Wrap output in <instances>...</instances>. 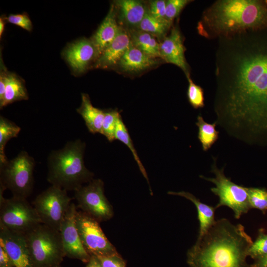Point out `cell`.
Returning <instances> with one entry per match:
<instances>
[{
    "mask_svg": "<svg viewBox=\"0 0 267 267\" xmlns=\"http://www.w3.org/2000/svg\"><path fill=\"white\" fill-rule=\"evenodd\" d=\"M218 39L215 122L253 144L267 133V29Z\"/></svg>",
    "mask_w": 267,
    "mask_h": 267,
    "instance_id": "obj_1",
    "label": "cell"
},
{
    "mask_svg": "<svg viewBox=\"0 0 267 267\" xmlns=\"http://www.w3.org/2000/svg\"><path fill=\"white\" fill-rule=\"evenodd\" d=\"M253 242L241 224L222 218L188 250L187 262L190 267H249L246 258Z\"/></svg>",
    "mask_w": 267,
    "mask_h": 267,
    "instance_id": "obj_2",
    "label": "cell"
},
{
    "mask_svg": "<svg viewBox=\"0 0 267 267\" xmlns=\"http://www.w3.org/2000/svg\"><path fill=\"white\" fill-rule=\"evenodd\" d=\"M267 29V0H218L207 7L199 21L198 34L219 39Z\"/></svg>",
    "mask_w": 267,
    "mask_h": 267,
    "instance_id": "obj_3",
    "label": "cell"
},
{
    "mask_svg": "<svg viewBox=\"0 0 267 267\" xmlns=\"http://www.w3.org/2000/svg\"><path fill=\"white\" fill-rule=\"evenodd\" d=\"M85 148V143L77 139L52 151L48 159V181L67 191H76L92 180L94 175L84 164Z\"/></svg>",
    "mask_w": 267,
    "mask_h": 267,
    "instance_id": "obj_4",
    "label": "cell"
},
{
    "mask_svg": "<svg viewBox=\"0 0 267 267\" xmlns=\"http://www.w3.org/2000/svg\"><path fill=\"white\" fill-rule=\"evenodd\" d=\"M24 235L33 267L60 265L65 255L59 231L41 223Z\"/></svg>",
    "mask_w": 267,
    "mask_h": 267,
    "instance_id": "obj_5",
    "label": "cell"
},
{
    "mask_svg": "<svg viewBox=\"0 0 267 267\" xmlns=\"http://www.w3.org/2000/svg\"><path fill=\"white\" fill-rule=\"evenodd\" d=\"M35 165L34 159L26 151L0 164V189H9L13 197L26 199L33 189Z\"/></svg>",
    "mask_w": 267,
    "mask_h": 267,
    "instance_id": "obj_6",
    "label": "cell"
},
{
    "mask_svg": "<svg viewBox=\"0 0 267 267\" xmlns=\"http://www.w3.org/2000/svg\"><path fill=\"white\" fill-rule=\"evenodd\" d=\"M213 159L214 163L211 171L215 177L211 178L203 176L200 177L215 185V187L211 188V191L219 198L216 208L227 206L233 212L234 218L238 219L251 209L246 187L238 185L226 177L224 173V167L219 169L217 166L216 158L213 157Z\"/></svg>",
    "mask_w": 267,
    "mask_h": 267,
    "instance_id": "obj_7",
    "label": "cell"
},
{
    "mask_svg": "<svg viewBox=\"0 0 267 267\" xmlns=\"http://www.w3.org/2000/svg\"><path fill=\"white\" fill-rule=\"evenodd\" d=\"M3 192L0 190V225L25 234L42 223L35 208L26 199L15 197L5 199Z\"/></svg>",
    "mask_w": 267,
    "mask_h": 267,
    "instance_id": "obj_8",
    "label": "cell"
},
{
    "mask_svg": "<svg viewBox=\"0 0 267 267\" xmlns=\"http://www.w3.org/2000/svg\"><path fill=\"white\" fill-rule=\"evenodd\" d=\"M71 201L67 190L52 185L36 197L33 207L42 223L59 231Z\"/></svg>",
    "mask_w": 267,
    "mask_h": 267,
    "instance_id": "obj_9",
    "label": "cell"
},
{
    "mask_svg": "<svg viewBox=\"0 0 267 267\" xmlns=\"http://www.w3.org/2000/svg\"><path fill=\"white\" fill-rule=\"evenodd\" d=\"M75 219L82 244L90 256L98 257L118 254L97 220L82 211H77Z\"/></svg>",
    "mask_w": 267,
    "mask_h": 267,
    "instance_id": "obj_10",
    "label": "cell"
},
{
    "mask_svg": "<svg viewBox=\"0 0 267 267\" xmlns=\"http://www.w3.org/2000/svg\"><path fill=\"white\" fill-rule=\"evenodd\" d=\"M78 207L98 222L106 221L113 215L111 205L104 193V184L100 179H92L75 191Z\"/></svg>",
    "mask_w": 267,
    "mask_h": 267,
    "instance_id": "obj_11",
    "label": "cell"
},
{
    "mask_svg": "<svg viewBox=\"0 0 267 267\" xmlns=\"http://www.w3.org/2000/svg\"><path fill=\"white\" fill-rule=\"evenodd\" d=\"M77 207L71 203L60 228L63 249L66 257L88 263L91 258L81 242L76 224Z\"/></svg>",
    "mask_w": 267,
    "mask_h": 267,
    "instance_id": "obj_12",
    "label": "cell"
},
{
    "mask_svg": "<svg viewBox=\"0 0 267 267\" xmlns=\"http://www.w3.org/2000/svg\"><path fill=\"white\" fill-rule=\"evenodd\" d=\"M185 50L180 31L178 26L176 25L171 29L169 35L160 44V55L166 62L180 68L187 78L190 76V72L185 57Z\"/></svg>",
    "mask_w": 267,
    "mask_h": 267,
    "instance_id": "obj_13",
    "label": "cell"
},
{
    "mask_svg": "<svg viewBox=\"0 0 267 267\" xmlns=\"http://www.w3.org/2000/svg\"><path fill=\"white\" fill-rule=\"evenodd\" d=\"M0 243L15 267H33L24 234L11 231L0 225Z\"/></svg>",
    "mask_w": 267,
    "mask_h": 267,
    "instance_id": "obj_14",
    "label": "cell"
},
{
    "mask_svg": "<svg viewBox=\"0 0 267 267\" xmlns=\"http://www.w3.org/2000/svg\"><path fill=\"white\" fill-rule=\"evenodd\" d=\"M96 53L92 42L82 39L68 46L64 54L70 66L76 72L81 73L86 70Z\"/></svg>",
    "mask_w": 267,
    "mask_h": 267,
    "instance_id": "obj_15",
    "label": "cell"
},
{
    "mask_svg": "<svg viewBox=\"0 0 267 267\" xmlns=\"http://www.w3.org/2000/svg\"><path fill=\"white\" fill-rule=\"evenodd\" d=\"M132 45L131 37L126 31L120 28L114 40L99 56L96 66L107 68L118 64Z\"/></svg>",
    "mask_w": 267,
    "mask_h": 267,
    "instance_id": "obj_16",
    "label": "cell"
},
{
    "mask_svg": "<svg viewBox=\"0 0 267 267\" xmlns=\"http://www.w3.org/2000/svg\"><path fill=\"white\" fill-rule=\"evenodd\" d=\"M120 29L116 20L114 7L112 6L93 38L92 43L98 55L100 56L114 40Z\"/></svg>",
    "mask_w": 267,
    "mask_h": 267,
    "instance_id": "obj_17",
    "label": "cell"
},
{
    "mask_svg": "<svg viewBox=\"0 0 267 267\" xmlns=\"http://www.w3.org/2000/svg\"><path fill=\"white\" fill-rule=\"evenodd\" d=\"M169 194L183 197L192 202L196 208L199 222V231L197 240L200 239L216 222L215 207L206 204L192 194L186 191H169Z\"/></svg>",
    "mask_w": 267,
    "mask_h": 267,
    "instance_id": "obj_18",
    "label": "cell"
},
{
    "mask_svg": "<svg viewBox=\"0 0 267 267\" xmlns=\"http://www.w3.org/2000/svg\"><path fill=\"white\" fill-rule=\"evenodd\" d=\"M156 61L155 58L150 57L132 44L118 64L125 72H138L152 67L157 63Z\"/></svg>",
    "mask_w": 267,
    "mask_h": 267,
    "instance_id": "obj_19",
    "label": "cell"
},
{
    "mask_svg": "<svg viewBox=\"0 0 267 267\" xmlns=\"http://www.w3.org/2000/svg\"><path fill=\"white\" fill-rule=\"evenodd\" d=\"M77 111L83 117L89 131L93 134H101L105 115L104 110L94 107L91 104L89 96L82 94V104Z\"/></svg>",
    "mask_w": 267,
    "mask_h": 267,
    "instance_id": "obj_20",
    "label": "cell"
},
{
    "mask_svg": "<svg viewBox=\"0 0 267 267\" xmlns=\"http://www.w3.org/2000/svg\"><path fill=\"white\" fill-rule=\"evenodd\" d=\"M4 97L0 102V109L13 102L28 98V92L22 79L16 75L6 73Z\"/></svg>",
    "mask_w": 267,
    "mask_h": 267,
    "instance_id": "obj_21",
    "label": "cell"
},
{
    "mask_svg": "<svg viewBox=\"0 0 267 267\" xmlns=\"http://www.w3.org/2000/svg\"><path fill=\"white\" fill-rule=\"evenodd\" d=\"M119 7L121 15L130 25H138L147 11L142 2L135 0H120L116 2Z\"/></svg>",
    "mask_w": 267,
    "mask_h": 267,
    "instance_id": "obj_22",
    "label": "cell"
},
{
    "mask_svg": "<svg viewBox=\"0 0 267 267\" xmlns=\"http://www.w3.org/2000/svg\"><path fill=\"white\" fill-rule=\"evenodd\" d=\"M132 44L150 57H161L160 44L154 36L141 31L133 33Z\"/></svg>",
    "mask_w": 267,
    "mask_h": 267,
    "instance_id": "obj_23",
    "label": "cell"
},
{
    "mask_svg": "<svg viewBox=\"0 0 267 267\" xmlns=\"http://www.w3.org/2000/svg\"><path fill=\"white\" fill-rule=\"evenodd\" d=\"M196 126L198 127V138L201 143L203 150L208 151L217 141L219 132L216 130V123H207L201 115L197 118Z\"/></svg>",
    "mask_w": 267,
    "mask_h": 267,
    "instance_id": "obj_24",
    "label": "cell"
},
{
    "mask_svg": "<svg viewBox=\"0 0 267 267\" xmlns=\"http://www.w3.org/2000/svg\"><path fill=\"white\" fill-rule=\"evenodd\" d=\"M21 128L14 122L0 116V164L8 160L4 153L7 142L12 138L17 137Z\"/></svg>",
    "mask_w": 267,
    "mask_h": 267,
    "instance_id": "obj_25",
    "label": "cell"
},
{
    "mask_svg": "<svg viewBox=\"0 0 267 267\" xmlns=\"http://www.w3.org/2000/svg\"><path fill=\"white\" fill-rule=\"evenodd\" d=\"M172 23L167 20H161L152 15L148 12L138 25L140 31L158 36H164L171 27Z\"/></svg>",
    "mask_w": 267,
    "mask_h": 267,
    "instance_id": "obj_26",
    "label": "cell"
},
{
    "mask_svg": "<svg viewBox=\"0 0 267 267\" xmlns=\"http://www.w3.org/2000/svg\"><path fill=\"white\" fill-rule=\"evenodd\" d=\"M115 139H118L122 142L129 148L134 156V160L138 165L141 173L149 183L146 171L139 159L128 129L122 120L121 116L119 117L117 122L115 132Z\"/></svg>",
    "mask_w": 267,
    "mask_h": 267,
    "instance_id": "obj_27",
    "label": "cell"
},
{
    "mask_svg": "<svg viewBox=\"0 0 267 267\" xmlns=\"http://www.w3.org/2000/svg\"><path fill=\"white\" fill-rule=\"evenodd\" d=\"M104 112L101 134L104 135L109 141L112 142L115 140L117 124L121 115L120 112L116 109H109Z\"/></svg>",
    "mask_w": 267,
    "mask_h": 267,
    "instance_id": "obj_28",
    "label": "cell"
},
{
    "mask_svg": "<svg viewBox=\"0 0 267 267\" xmlns=\"http://www.w3.org/2000/svg\"><path fill=\"white\" fill-rule=\"evenodd\" d=\"M251 209H257L264 214L267 211V190L263 188L246 187Z\"/></svg>",
    "mask_w": 267,
    "mask_h": 267,
    "instance_id": "obj_29",
    "label": "cell"
},
{
    "mask_svg": "<svg viewBox=\"0 0 267 267\" xmlns=\"http://www.w3.org/2000/svg\"><path fill=\"white\" fill-rule=\"evenodd\" d=\"M188 86L187 96L189 104L194 109L202 108L205 106L204 90L199 85H196L190 76L187 78Z\"/></svg>",
    "mask_w": 267,
    "mask_h": 267,
    "instance_id": "obj_30",
    "label": "cell"
},
{
    "mask_svg": "<svg viewBox=\"0 0 267 267\" xmlns=\"http://www.w3.org/2000/svg\"><path fill=\"white\" fill-rule=\"evenodd\" d=\"M267 255V234L260 228L258 235L248 251V256L256 260Z\"/></svg>",
    "mask_w": 267,
    "mask_h": 267,
    "instance_id": "obj_31",
    "label": "cell"
},
{
    "mask_svg": "<svg viewBox=\"0 0 267 267\" xmlns=\"http://www.w3.org/2000/svg\"><path fill=\"white\" fill-rule=\"evenodd\" d=\"M191 0H168L166 1V19L172 23L185 6Z\"/></svg>",
    "mask_w": 267,
    "mask_h": 267,
    "instance_id": "obj_32",
    "label": "cell"
},
{
    "mask_svg": "<svg viewBox=\"0 0 267 267\" xmlns=\"http://www.w3.org/2000/svg\"><path fill=\"white\" fill-rule=\"evenodd\" d=\"M166 1L164 0H152L150 2L148 13L153 17L161 20L165 18Z\"/></svg>",
    "mask_w": 267,
    "mask_h": 267,
    "instance_id": "obj_33",
    "label": "cell"
},
{
    "mask_svg": "<svg viewBox=\"0 0 267 267\" xmlns=\"http://www.w3.org/2000/svg\"><path fill=\"white\" fill-rule=\"evenodd\" d=\"M97 258L102 267H126L125 262L119 254Z\"/></svg>",
    "mask_w": 267,
    "mask_h": 267,
    "instance_id": "obj_34",
    "label": "cell"
},
{
    "mask_svg": "<svg viewBox=\"0 0 267 267\" xmlns=\"http://www.w3.org/2000/svg\"><path fill=\"white\" fill-rule=\"evenodd\" d=\"M7 20L8 22L16 25L28 31H30L32 29V22L27 14H11L7 18Z\"/></svg>",
    "mask_w": 267,
    "mask_h": 267,
    "instance_id": "obj_35",
    "label": "cell"
},
{
    "mask_svg": "<svg viewBox=\"0 0 267 267\" xmlns=\"http://www.w3.org/2000/svg\"><path fill=\"white\" fill-rule=\"evenodd\" d=\"M0 267H15L3 246L0 243Z\"/></svg>",
    "mask_w": 267,
    "mask_h": 267,
    "instance_id": "obj_36",
    "label": "cell"
},
{
    "mask_svg": "<svg viewBox=\"0 0 267 267\" xmlns=\"http://www.w3.org/2000/svg\"><path fill=\"white\" fill-rule=\"evenodd\" d=\"M2 72H0V102H1L3 99L4 95L5 93V74L6 71H4L3 69H1Z\"/></svg>",
    "mask_w": 267,
    "mask_h": 267,
    "instance_id": "obj_37",
    "label": "cell"
},
{
    "mask_svg": "<svg viewBox=\"0 0 267 267\" xmlns=\"http://www.w3.org/2000/svg\"><path fill=\"white\" fill-rule=\"evenodd\" d=\"M249 267H267V255L255 260V262Z\"/></svg>",
    "mask_w": 267,
    "mask_h": 267,
    "instance_id": "obj_38",
    "label": "cell"
},
{
    "mask_svg": "<svg viewBox=\"0 0 267 267\" xmlns=\"http://www.w3.org/2000/svg\"><path fill=\"white\" fill-rule=\"evenodd\" d=\"M89 267H102L100 262L95 256H91L90 260L87 264Z\"/></svg>",
    "mask_w": 267,
    "mask_h": 267,
    "instance_id": "obj_39",
    "label": "cell"
},
{
    "mask_svg": "<svg viewBox=\"0 0 267 267\" xmlns=\"http://www.w3.org/2000/svg\"><path fill=\"white\" fill-rule=\"evenodd\" d=\"M4 21L3 20V18L1 17L0 18V37L4 30Z\"/></svg>",
    "mask_w": 267,
    "mask_h": 267,
    "instance_id": "obj_40",
    "label": "cell"
},
{
    "mask_svg": "<svg viewBox=\"0 0 267 267\" xmlns=\"http://www.w3.org/2000/svg\"><path fill=\"white\" fill-rule=\"evenodd\" d=\"M51 267H62L60 265H57V266H53Z\"/></svg>",
    "mask_w": 267,
    "mask_h": 267,
    "instance_id": "obj_41",
    "label": "cell"
},
{
    "mask_svg": "<svg viewBox=\"0 0 267 267\" xmlns=\"http://www.w3.org/2000/svg\"><path fill=\"white\" fill-rule=\"evenodd\" d=\"M86 267H89L87 265Z\"/></svg>",
    "mask_w": 267,
    "mask_h": 267,
    "instance_id": "obj_42",
    "label": "cell"
}]
</instances>
